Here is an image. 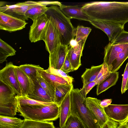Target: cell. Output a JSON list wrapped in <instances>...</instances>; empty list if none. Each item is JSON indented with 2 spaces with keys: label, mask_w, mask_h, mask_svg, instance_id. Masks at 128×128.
Instances as JSON below:
<instances>
[{
  "label": "cell",
  "mask_w": 128,
  "mask_h": 128,
  "mask_svg": "<svg viewBox=\"0 0 128 128\" xmlns=\"http://www.w3.org/2000/svg\"><path fill=\"white\" fill-rule=\"evenodd\" d=\"M91 20L111 22L124 26L128 22V2L96 1L82 7Z\"/></svg>",
  "instance_id": "obj_1"
},
{
  "label": "cell",
  "mask_w": 128,
  "mask_h": 128,
  "mask_svg": "<svg viewBox=\"0 0 128 128\" xmlns=\"http://www.w3.org/2000/svg\"><path fill=\"white\" fill-rule=\"evenodd\" d=\"M71 115L78 118L85 128H100L95 116L87 107L86 98L80 90L74 88L70 92Z\"/></svg>",
  "instance_id": "obj_2"
},
{
  "label": "cell",
  "mask_w": 128,
  "mask_h": 128,
  "mask_svg": "<svg viewBox=\"0 0 128 128\" xmlns=\"http://www.w3.org/2000/svg\"><path fill=\"white\" fill-rule=\"evenodd\" d=\"M48 19L54 24L59 33L61 45L68 46L75 36L74 28L70 19L66 16L58 6L48 7L46 12Z\"/></svg>",
  "instance_id": "obj_3"
},
{
  "label": "cell",
  "mask_w": 128,
  "mask_h": 128,
  "mask_svg": "<svg viewBox=\"0 0 128 128\" xmlns=\"http://www.w3.org/2000/svg\"><path fill=\"white\" fill-rule=\"evenodd\" d=\"M18 112L24 119L36 121H52L59 117L60 106L55 103L48 105L20 106Z\"/></svg>",
  "instance_id": "obj_4"
},
{
  "label": "cell",
  "mask_w": 128,
  "mask_h": 128,
  "mask_svg": "<svg viewBox=\"0 0 128 128\" xmlns=\"http://www.w3.org/2000/svg\"><path fill=\"white\" fill-rule=\"evenodd\" d=\"M15 93L0 82V115L14 117L18 112Z\"/></svg>",
  "instance_id": "obj_5"
},
{
  "label": "cell",
  "mask_w": 128,
  "mask_h": 128,
  "mask_svg": "<svg viewBox=\"0 0 128 128\" xmlns=\"http://www.w3.org/2000/svg\"><path fill=\"white\" fill-rule=\"evenodd\" d=\"M101 101L95 98L88 97L86 98L87 107L97 120L100 128H116L119 123L110 118L104 110L100 105Z\"/></svg>",
  "instance_id": "obj_6"
},
{
  "label": "cell",
  "mask_w": 128,
  "mask_h": 128,
  "mask_svg": "<svg viewBox=\"0 0 128 128\" xmlns=\"http://www.w3.org/2000/svg\"><path fill=\"white\" fill-rule=\"evenodd\" d=\"M14 66L11 62L7 63L0 70V81L18 96H22V91L16 74Z\"/></svg>",
  "instance_id": "obj_7"
},
{
  "label": "cell",
  "mask_w": 128,
  "mask_h": 128,
  "mask_svg": "<svg viewBox=\"0 0 128 128\" xmlns=\"http://www.w3.org/2000/svg\"><path fill=\"white\" fill-rule=\"evenodd\" d=\"M42 1L38 2L27 1L12 5L0 6V12L24 20H28L25 16L26 12L34 6L43 4Z\"/></svg>",
  "instance_id": "obj_8"
},
{
  "label": "cell",
  "mask_w": 128,
  "mask_h": 128,
  "mask_svg": "<svg viewBox=\"0 0 128 128\" xmlns=\"http://www.w3.org/2000/svg\"><path fill=\"white\" fill-rule=\"evenodd\" d=\"M89 22L94 26L105 33L108 37L109 43L111 44L124 30V26L111 22L91 20Z\"/></svg>",
  "instance_id": "obj_9"
},
{
  "label": "cell",
  "mask_w": 128,
  "mask_h": 128,
  "mask_svg": "<svg viewBox=\"0 0 128 128\" xmlns=\"http://www.w3.org/2000/svg\"><path fill=\"white\" fill-rule=\"evenodd\" d=\"M49 21L47 16L44 14L33 21L29 33V38L31 42L43 40Z\"/></svg>",
  "instance_id": "obj_10"
},
{
  "label": "cell",
  "mask_w": 128,
  "mask_h": 128,
  "mask_svg": "<svg viewBox=\"0 0 128 128\" xmlns=\"http://www.w3.org/2000/svg\"><path fill=\"white\" fill-rule=\"evenodd\" d=\"M28 23L25 20L0 12V29L9 32L21 30Z\"/></svg>",
  "instance_id": "obj_11"
},
{
  "label": "cell",
  "mask_w": 128,
  "mask_h": 128,
  "mask_svg": "<svg viewBox=\"0 0 128 128\" xmlns=\"http://www.w3.org/2000/svg\"><path fill=\"white\" fill-rule=\"evenodd\" d=\"M43 40L45 43L46 49L50 54L61 45L58 32L54 24L50 20Z\"/></svg>",
  "instance_id": "obj_12"
},
{
  "label": "cell",
  "mask_w": 128,
  "mask_h": 128,
  "mask_svg": "<svg viewBox=\"0 0 128 128\" xmlns=\"http://www.w3.org/2000/svg\"><path fill=\"white\" fill-rule=\"evenodd\" d=\"M104 110L110 118L119 123L124 121L128 116V104H110Z\"/></svg>",
  "instance_id": "obj_13"
},
{
  "label": "cell",
  "mask_w": 128,
  "mask_h": 128,
  "mask_svg": "<svg viewBox=\"0 0 128 128\" xmlns=\"http://www.w3.org/2000/svg\"><path fill=\"white\" fill-rule=\"evenodd\" d=\"M87 38L78 42L74 47L68 46L67 56L74 70H77L81 65V58L85 43Z\"/></svg>",
  "instance_id": "obj_14"
},
{
  "label": "cell",
  "mask_w": 128,
  "mask_h": 128,
  "mask_svg": "<svg viewBox=\"0 0 128 128\" xmlns=\"http://www.w3.org/2000/svg\"><path fill=\"white\" fill-rule=\"evenodd\" d=\"M68 46L60 45L49 56V67L56 69H60L68 52Z\"/></svg>",
  "instance_id": "obj_15"
},
{
  "label": "cell",
  "mask_w": 128,
  "mask_h": 128,
  "mask_svg": "<svg viewBox=\"0 0 128 128\" xmlns=\"http://www.w3.org/2000/svg\"><path fill=\"white\" fill-rule=\"evenodd\" d=\"M14 70L21 90L22 96H26L31 94L34 90V82L20 69L19 66L15 65Z\"/></svg>",
  "instance_id": "obj_16"
},
{
  "label": "cell",
  "mask_w": 128,
  "mask_h": 128,
  "mask_svg": "<svg viewBox=\"0 0 128 128\" xmlns=\"http://www.w3.org/2000/svg\"><path fill=\"white\" fill-rule=\"evenodd\" d=\"M128 47V44H113L109 43L105 47L103 63L108 68L118 54Z\"/></svg>",
  "instance_id": "obj_17"
},
{
  "label": "cell",
  "mask_w": 128,
  "mask_h": 128,
  "mask_svg": "<svg viewBox=\"0 0 128 128\" xmlns=\"http://www.w3.org/2000/svg\"><path fill=\"white\" fill-rule=\"evenodd\" d=\"M59 7L64 14L70 19L75 18L88 22L91 20L82 12V7L78 6H68L62 4Z\"/></svg>",
  "instance_id": "obj_18"
},
{
  "label": "cell",
  "mask_w": 128,
  "mask_h": 128,
  "mask_svg": "<svg viewBox=\"0 0 128 128\" xmlns=\"http://www.w3.org/2000/svg\"><path fill=\"white\" fill-rule=\"evenodd\" d=\"M70 92L66 96L60 106L59 126L60 128H63L71 115Z\"/></svg>",
  "instance_id": "obj_19"
},
{
  "label": "cell",
  "mask_w": 128,
  "mask_h": 128,
  "mask_svg": "<svg viewBox=\"0 0 128 128\" xmlns=\"http://www.w3.org/2000/svg\"><path fill=\"white\" fill-rule=\"evenodd\" d=\"M34 82L35 85L34 90L31 94L26 96L30 98L39 101L54 103L41 86L38 80Z\"/></svg>",
  "instance_id": "obj_20"
},
{
  "label": "cell",
  "mask_w": 128,
  "mask_h": 128,
  "mask_svg": "<svg viewBox=\"0 0 128 128\" xmlns=\"http://www.w3.org/2000/svg\"><path fill=\"white\" fill-rule=\"evenodd\" d=\"M20 69L34 82L37 80L41 76L44 69L39 65L26 64L19 66Z\"/></svg>",
  "instance_id": "obj_21"
},
{
  "label": "cell",
  "mask_w": 128,
  "mask_h": 128,
  "mask_svg": "<svg viewBox=\"0 0 128 128\" xmlns=\"http://www.w3.org/2000/svg\"><path fill=\"white\" fill-rule=\"evenodd\" d=\"M119 72L111 73L109 76L101 83L97 85V95L104 92L116 84L118 78Z\"/></svg>",
  "instance_id": "obj_22"
},
{
  "label": "cell",
  "mask_w": 128,
  "mask_h": 128,
  "mask_svg": "<svg viewBox=\"0 0 128 128\" xmlns=\"http://www.w3.org/2000/svg\"><path fill=\"white\" fill-rule=\"evenodd\" d=\"M73 88L72 83L57 86L55 88L54 102L60 106L63 100Z\"/></svg>",
  "instance_id": "obj_23"
},
{
  "label": "cell",
  "mask_w": 128,
  "mask_h": 128,
  "mask_svg": "<svg viewBox=\"0 0 128 128\" xmlns=\"http://www.w3.org/2000/svg\"><path fill=\"white\" fill-rule=\"evenodd\" d=\"M23 122L16 117L0 115V128H19Z\"/></svg>",
  "instance_id": "obj_24"
},
{
  "label": "cell",
  "mask_w": 128,
  "mask_h": 128,
  "mask_svg": "<svg viewBox=\"0 0 128 128\" xmlns=\"http://www.w3.org/2000/svg\"><path fill=\"white\" fill-rule=\"evenodd\" d=\"M102 65V64L98 66H92L90 68H86L85 71L81 76L83 86L96 80Z\"/></svg>",
  "instance_id": "obj_25"
},
{
  "label": "cell",
  "mask_w": 128,
  "mask_h": 128,
  "mask_svg": "<svg viewBox=\"0 0 128 128\" xmlns=\"http://www.w3.org/2000/svg\"><path fill=\"white\" fill-rule=\"evenodd\" d=\"M54 123L51 121H36L24 119L19 128H54Z\"/></svg>",
  "instance_id": "obj_26"
},
{
  "label": "cell",
  "mask_w": 128,
  "mask_h": 128,
  "mask_svg": "<svg viewBox=\"0 0 128 128\" xmlns=\"http://www.w3.org/2000/svg\"><path fill=\"white\" fill-rule=\"evenodd\" d=\"M41 76L55 87L60 84L69 85L72 83L62 77L48 73L44 70L42 72Z\"/></svg>",
  "instance_id": "obj_27"
},
{
  "label": "cell",
  "mask_w": 128,
  "mask_h": 128,
  "mask_svg": "<svg viewBox=\"0 0 128 128\" xmlns=\"http://www.w3.org/2000/svg\"><path fill=\"white\" fill-rule=\"evenodd\" d=\"M128 58V47L120 53L108 68L111 73L116 72Z\"/></svg>",
  "instance_id": "obj_28"
},
{
  "label": "cell",
  "mask_w": 128,
  "mask_h": 128,
  "mask_svg": "<svg viewBox=\"0 0 128 128\" xmlns=\"http://www.w3.org/2000/svg\"><path fill=\"white\" fill-rule=\"evenodd\" d=\"M46 5L42 4L33 7L28 10L26 12V18H30L33 21L38 17L45 14L48 8Z\"/></svg>",
  "instance_id": "obj_29"
},
{
  "label": "cell",
  "mask_w": 128,
  "mask_h": 128,
  "mask_svg": "<svg viewBox=\"0 0 128 128\" xmlns=\"http://www.w3.org/2000/svg\"><path fill=\"white\" fill-rule=\"evenodd\" d=\"M15 98L17 100V104L20 106L45 105H49L53 103L38 101L30 98L27 96H16Z\"/></svg>",
  "instance_id": "obj_30"
},
{
  "label": "cell",
  "mask_w": 128,
  "mask_h": 128,
  "mask_svg": "<svg viewBox=\"0 0 128 128\" xmlns=\"http://www.w3.org/2000/svg\"><path fill=\"white\" fill-rule=\"evenodd\" d=\"M37 80L41 86L54 102L56 87L41 76L38 78Z\"/></svg>",
  "instance_id": "obj_31"
},
{
  "label": "cell",
  "mask_w": 128,
  "mask_h": 128,
  "mask_svg": "<svg viewBox=\"0 0 128 128\" xmlns=\"http://www.w3.org/2000/svg\"><path fill=\"white\" fill-rule=\"evenodd\" d=\"M90 28L82 26H78L75 30V40L78 42L87 38L91 31Z\"/></svg>",
  "instance_id": "obj_32"
},
{
  "label": "cell",
  "mask_w": 128,
  "mask_h": 128,
  "mask_svg": "<svg viewBox=\"0 0 128 128\" xmlns=\"http://www.w3.org/2000/svg\"><path fill=\"white\" fill-rule=\"evenodd\" d=\"M16 51L11 46L0 38V53L7 57L15 55Z\"/></svg>",
  "instance_id": "obj_33"
},
{
  "label": "cell",
  "mask_w": 128,
  "mask_h": 128,
  "mask_svg": "<svg viewBox=\"0 0 128 128\" xmlns=\"http://www.w3.org/2000/svg\"><path fill=\"white\" fill-rule=\"evenodd\" d=\"M63 128H85L77 118L71 115L66 122Z\"/></svg>",
  "instance_id": "obj_34"
},
{
  "label": "cell",
  "mask_w": 128,
  "mask_h": 128,
  "mask_svg": "<svg viewBox=\"0 0 128 128\" xmlns=\"http://www.w3.org/2000/svg\"><path fill=\"white\" fill-rule=\"evenodd\" d=\"M47 72L62 77L71 83H72L73 78L65 73L61 69H56L49 67L47 70H45Z\"/></svg>",
  "instance_id": "obj_35"
},
{
  "label": "cell",
  "mask_w": 128,
  "mask_h": 128,
  "mask_svg": "<svg viewBox=\"0 0 128 128\" xmlns=\"http://www.w3.org/2000/svg\"><path fill=\"white\" fill-rule=\"evenodd\" d=\"M122 81L121 92L122 94L127 90L128 86V62L127 63L123 74Z\"/></svg>",
  "instance_id": "obj_36"
},
{
  "label": "cell",
  "mask_w": 128,
  "mask_h": 128,
  "mask_svg": "<svg viewBox=\"0 0 128 128\" xmlns=\"http://www.w3.org/2000/svg\"><path fill=\"white\" fill-rule=\"evenodd\" d=\"M96 85H97L96 84L94 81L89 82L83 86L82 88L80 90V92L81 94L84 98H86L87 94Z\"/></svg>",
  "instance_id": "obj_37"
},
{
  "label": "cell",
  "mask_w": 128,
  "mask_h": 128,
  "mask_svg": "<svg viewBox=\"0 0 128 128\" xmlns=\"http://www.w3.org/2000/svg\"><path fill=\"white\" fill-rule=\"evenodd\" d=\"M112 44H128V32L124 30Z\"/></svg>",
  "instance_id": "obj_38"
},
{
  "label": "cell",
  "mask_w": 128,
  "mask_h": 128,
  "mask_svg": "<svg viewBox=\"0 0 128 128\" xmlns=\"http://www.w3.org/2000/svg\"><path fill=\"white\" fill-rule=\"evenodd\" d=\"M60 69L67 74L74 71L67 55L66 56L64 62Z\"/></svg>",
  "instance_id": "obj_39"
},
{
  "label": "cell",
  "mask_w": 128,
  "mask_h": 128,
  "mask_svg": "<svg viewBox=\"0 0 128 128\" xmlns=\"http://www.w3.org/2000/svg\"><path fill=\"white\" fill-rule=\"evenodd\" d=\"M102 68L100 71L96 80L101 76L109 72L108 70V66L107 65L106 63H103Z\"/></svg>",
  "instance_id": "obj_40"
},
{
  "label": "cell",
  "mask_w": 128,
  "mask_h": 128,
  "mask_svg": "<svg viewBox=\"0 0 128 128\" xmlns=\"http://www.w3.org/2000/svg\"><path fill=\"white\" fill-rule=\"evenodd\" d=\"M112 102L111 99H105L101 101L100 105L102 108H104L110 104Z\"/></svg>",
  "instance_id": "obj_41"
},
{
  "label": "cell",
  "mask_w": 128,
  "mask_h": 128,
  "mask_svg": "<svg viewBox=\"0 0 128 128\" xmlns=\"http://www.w3.org/2000/svg\"><path fill=\"white\" fill-rule=\"evenodd\" d=\"M111 73L110 72H108L98 79L95 80V81L96 82L97 85L102 82L109 76Z\"/></svg>",
  "instance_id": "obj_42"
},
{
  "label": "cell",
  "mask_w": 128,
  "mask_h": 128,
  "mask_svg": "<svg viewBox=\"0 0 128 128\" xmlns=\"http://www.w3.org/2000/svg\"><path fill=\"white\" fill-rule=\"evenodd\" d=\"M118 128H128V116L122 122L119 123Z\"/></svg>",
  "instance_id": "obj_43"
},
{
  "label": "cell",
  "mask_w": 128,
  "mask_h": 128,
  "mask_svg": "<svg viewBox=\"0 0 128 128\" xmlns=\"http://www.w3.org/2000/svg\"><path fill=\"white\" fill-rule=\"evenodd\" d=\"M78 43L75 39H73L70 41L68 46L72 47H74L76 46Z\"/></svg>",
  "instance_id": "obj_44"
},
{
  "label": "cell",
  "mask_w": 128,
  "mask_h": 128,
  "mask_svg": "<svg viewBox=\"0 0 128 128\" xmlns=\"http://www.w3.org/2000/svg\"><path fill=\"white\" fill-rule=\"evenodd\" d=\"M128 89V88H127V90Z\"/></svg>",
  "instance_id": "obj_45"
},
{
  "label": "cell",
  "mask_w": 128,
  "mask_h": 128,
  "mask_svg": "<svg viewBox=\"0 0 128 128\" xmlns=\"http://www.w3.org/2000/svg\"><path fill=\"white\" fill-rule=\"evenodd\" d=\"M56 128V127H55V128Z\"/></svg>",
  "instance_id": "obj_46"
},
{
  "label": "cell",
  "mask_w": 128,
  "mask_h": 128,
  "mask_svg": "<svg viewBox=\"0 0 128 128\" xmlns=\"http://www.w3.org/2000/svg\"></svg>",
  "instance_id": "obj_47"
}]
</instances>
